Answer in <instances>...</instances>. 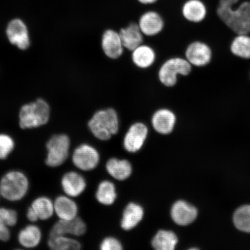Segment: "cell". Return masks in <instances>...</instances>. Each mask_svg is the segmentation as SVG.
Segmentation results:
<instances>
[{"mask_svg":"<svg viewBox=\"0 0 250 250\" xmlns=\"http://www.w3.org/2000/svg\"><path fill=\"white\" fill-rule=\"evenodd\" d=\"M102 48L104 55L109 59L116 60L124 54V47L118 31L107 29L103 33Z\"/></svg>","mask_w":250,"mask_h":250,"instance_id":"12","label":"cell"},{"mask_svg":"<svg viewBox=\"0 0 250 250\" xmlns=\"http://www.w3.org/2000/svg\"><path fill=\"white\" fill-rule=\"evenodd\" d=\"M54 203L55 213L59 220H69L78 217V206L71 197L67 195L59 196Z\"/></svg>","mask_w":250,"mask_h":250,"instance_id":"19","label":"cell"},{"mask_svg":"<svg viewBox=\"0 0 250 250\" xmlns=\"http://www.w3.org/2000/svg\"><path fill=\"white\" fill-rule=\"evenodd\" d=\"M100 249L102 250H121L123 247L120 240L114 237H107L103 240Z\"/></svg>","mask_w":250,"mask_h":250,"instance_id":"32","label":"cell"},{"mask_svg":"<svg viewBox=\"0 0 250 250\" xmlns=\"http://www.w3.org/2000/svg\"><path fill=\"white\" fill-rule=\"evenodd\" d=\"M117 193L113 183L108 180L102 181L97 189V201L103 205L110 206L116 201Z\"/></svg>","mask_w":250,"mask_h":250,"instance_id":"26","label":"cell"},{"mask_svg":"<svg viewBox=\"0 0 250 250\" xmlns=\"http://www.w3.org/2000/svg\"><path fill=\"white\" fill-rule=\"evenodd\" d=\"M42 231L36 225L30 224L21 229L18 235L20 245L25 249H34L42 242Z\"/></svg>","mask_w":250,"mask_h":250,"instance_id":"22","label":"cell"},{"mask_svg":"<svg viewBox=\"0 0 250 250\" xmlns=\"http://www.w3.org/2000/svg\"><path fill=\"white\" fill-rule=\"evenodd\" d=\"M15 141L7 134L0 133V160H5L13 152Z\"/></svg>","mask_w":250,"mask_h":250,"instance_id":"30","label":"cell"},{"mask_svg":"<svg viewBox=\"0 0 250 250\" xmlns=\"http://www.w3.org/2000/svg\"><path fill=\"white\" fill-rule=\"evenodd\" d=\"M131 59L133 63L140 69H147L152 66L156 59L154 48L146 44H141L133 50Z\"/></svg>","mask_w":250,"mask_h":250,"instance_id":"20","label":"cell"},{"mask_svg":"<svg viewBox=\"0 0 250 250\" xmlns=\"http://www.w3.org/2000/svg\"><path fill=\"white\" fill-rule=\"evenodd\" d=\"M138 25L144 36L154 37L164 30L165 21L157 12L149 11L141 16Z\"/></svg>","mask_w":250,"mask_h":250,"instance_id":"15","label":"cell"},{"mask_svg":"<svg viewBox=\"0 0 250 250\" xmlns=\"http://www.w3.org/2000/svg\"><path fill=\"white\" fill-rule=\"evenodd\" d=\"M232 54L243 59H250V36L249 34H237L230 46Z\"/></svg>","mask_w":250,"mask_h":250,"instance_id":"27","label":"cell"},{"mask_svg":"<svg viewBox=\"0 0 250 250\" xmlns=\"http://www.w3.org/2000/svg\"><path fill=\"white\" fill-rule=\"evenodd\" d=\"M106 170L114 179L124 181L130 177L132 173V167L126 159H109L106 164Z\"/></svg>","mask_w":250,"mask_h":250,"instance_id":"23","label":"cell"},{"mask_svg":"<svg viewBox=\"0 0 250 250\" xmlns=\"http://www.w3.org/2000/svg\"><path fill=\"white\" fill-rule=\"evenodd\" d=\"M170 214L175 223L180 226H187L196 220L198 210L194 206L180 200L172 206Z\"/></svg>","mask_w":250,"mask_h":250,"instance_id":"14","label":"cell"},{"mask_svg":"<svg viewBox=\"0 0 250 250\" xmlns=\"http://www.w3.org/2000/svg\"><path fill=\"white\" fill-rule=\"evenodd\" d=\"M148 128L145 124L137 122L129 127L124 139V148L135 153L142 148L148 135Z\"/></svg>","mask_w":250,"mask_h":250,"instance_id":"8","label":"cell"},{"mask_svg":"<svg viewBox=\"0 0 250 250\" xmlns=\"http://www.w3.org/2000/svg\"><path fill=\"white\" fill-rule=\"evenodd\" d=\"M61 186L65 195L76 198L85 191L86 180L82 175L76 171H68L62 176Z\"/></svg>","mask_w":250,"mask_h":250,"instance_id":"16","label":"cell"},{"mask_svg":"<svg viewBox=\"0 0 250 250\" xmlns=\"http://www.w3.org/2000/svg\"><path fill=\"white\" fill-rule=\"evenodd\" d=\"M88 127L96 138L102 141L109 140L120 129L117 111L111 107L99 109L90 118Z\"/></svg>","mask_w":250,"mask_h":250,"instance_id":"2","label":"cell"},{"mask_svg":"<svg viewBox=\"0 0 250 250\" xmlns=\"http://www.w3.org/2000/svg\"><path fill=\"white\" fill-rule=\"evenodd\" d=\"M11 232L9 227L0 224V241L8 242L11 238Z\"/></svg>","mask_w":250,"mask_h":250,"instance_id":"33","label":"cell"},{"mask_svg":"<svg viewBox=\"0 0 250 250\" xmlns=\"http://www.w3.org/2000/svg\"><path fill=\"white\" fill-rule=\"evenodd\" d=\"M29 180L22 171L11 170L0 180V195L9 202L23 199L29 191Z\"/></svg>","mask_w":250,"mask_h":250,"instance_id":"3","label":"cell"},{"mask_svg":"<svg viewBox=\"0 0 250 250\" xmlns=\"http://www.w3.org/2000/svg\"><path fill=\"white\" fill-rule=\"evenodd\" d=\"M1 195H0V198H1Z\"/></svg>","mask_w":250,"mask_h":250,"instance_id":"36","label":"cell"},{"mask_svg":"<svg viewBox=\"0 0 250 250\" xmlns=\"http://www.w3.org/2000/svg\"><path fill=\"white\" fill-rule=\"evenodd\" d=\"M151 122L156 132L167 135L173 132L177 123V117L171 109L162 108L153 114Z\"/></svg>","mask_w":250,"mask_h":250,"instance_id":"13","label":"cell"},{"mask_svg":"<svg viewBox=\"0 0 250 250\" xmlns=\"http://www.w3.org/2000/svg\"><path fill=\"white\" fill-rule=\"evenodd\" d=\"M18 221V212L14 209L0 208V224L12 227L17 224Z\"/></svg>","mask_w":250,"mask_h":250,"instance_id":"31","label":"cell"},{"mask_svg":"<svg viewBox=\"0 0 250 250\" xmlns=\"http://www.w3.org/2000/svg\"><path fill=\"white\" fill-rule=\"evenodd\" d=\"M6 34L12 45L21 50L29 48L30 43L29 31L26 24L20 19H15L8 23Z\"/></svg>","mask_w":250,"mask_h":250,"instance_id":"10","label":"cell"},{"mask_svg":"<svg viewBox=\"0 0 250 250\" xmlns=\"http://www.w3.org/2000/svg\"><path fill=\"white\" fill-rule=\"evenodd\" d=\"M125 49L132 52L143 43L144 36L138 23H131L119 31Z\"/></svg>","mask_w":250,"mask_h":250,"instance_id":"18","label":"cell"},{"mask_svg":"<svg viewBox=\"0 0 250 250\" xmlns=\"http://www.w3.org/2000/svg\"><path fill=\"white\" fill-rule=\"evenodd\" d=\"M234 226L242 232L250 233V205L237 208L233 217Z\"/></svg>","mask_w":250,"mask_h":250,"instance_id":"29","label":"cell"},{"mask_svg":"<svg viewBox=\"0 0 250 250\" xmlns=\"http://www.w3.org/2000/svg\"><path fill=\"white\" fill-rule=\"evenodd\" d=\"M30 207L36 212L39 220H48L55 214L54 201L47 196H40L34 199Z\"/></svg>","mask_w":250,"mask_h":250,"instance_id":"25","label":"cell"},{"mask_svg":"<svg viewBox=\"0 0 250 250\" xmlns=\"http://www.w3.org/2000/svg\"><path fill=\"white\" fill-rule=\"evenodd\" d=\"M220 0L217 9L219 18L237 34L250 33V1Z\"/></svg>","mask_w":250,"mask_h":250,"instance_id":"1","label":"cell"},{"mask_svg":"<svg viewBox=\"0 0 250 250\" xmlns=\"http://www.w3.org/2000/svg\"><path fill=\"white\" fill-rule=\"evenodd\" d=\"M87 227L82 218L77 217L72 220H59L50 230L49 236L64 235L81 236L86 232Z\"/></svg>","mask_w":250,"mask_h":250,"instance_id":"11","label":"cell"},{"mask_svg":"<svg viewBox=\"0 0 250 250\" xmlns=\"http://www.w3.org/2000/svg\"><path fill=\"white\" fill-rule=\"evenodd\" d=\"M179 240L173 231L159 230L152 240V248L157 250H174Z\"/></svg>","mask_w":250,"mask_h":250,"instance_id":"24","label":"cell"},{"mask_svg":"<svg viewBox=\"0 0 250 250\" xmlns=\"http://www.w3.org/2000/svg\"><path fill=\"white\" fill-rule=\"evenodd\" d=\"M139 2L141 4L144 5H149L154 4L155 2L158 1V0H138Z\"/></svg>","mask_w":250,"mask_h":250,"instance_id":"35","label":"cell"},{"mask_svg":"<svg viewBox=\"0 0 250 250\" xmlns=\"http://www.w3.org/2000/svg\"><path fill=\"white\" fill-rule=\"evenodd\" d=\"M182 15L189 22L199 23L205 20L208 9L202 0H187L183 5Z\"/></svg>","mask_w":250,"mask_h":250,"instance_id":"17","label":"cell"},{"mask_svg":"<svg viewBox=\"0 0 250 250\" xmlns=\"http://www.w3.org/2000/svg\"><path fill=\"white\" fill-rule=\"evenodd\" d=\"M51 109L44 100L39 99L21 108L19 119L22 129L39 127L48 123Z\"/></svg>","mask_w":250,"mask_h":250,"instance_id":"4","label":"cell"},{"mask_svg":"<svg viewBox=\"0 0 250 250\" xmlns=\"http://www.w3.org/2000/svg\"><path fill=\"white\" fill-rule=\"evenodd\" d=\"M48 246L53 250H79L81 243L77 240L64 235L49 236Z\"/></svg>","mask_w":250,"mask_h":250,"instance_id":"28","label":"cell"},{"mask_svg":"<svg viewBox=\"0 0 250 250\" xmlns=\"http://www.w3.org/2000/svg\"><path fill=\"white\" fill-rule=\"evenodd\" d=\"M145 211L142 206L136 203H129L125 208L121 222L122 228L130 230L135 228L142 221Z\"/></svg>","mask_w":250,"mask_h":250,"instance_id":"21","label":"cell"},{"mask_svg":"<svg viewBox=\"0 0 250 250\" xmlns=\"http://www.w3.org/2000/svg\"><path fill=\"white\" fill-rule=\"evenodd\" d=\"M99 153L93 146L83 144L75 149L72 155V162L78 169L90 171L99 163Z\"/></svg>","mask_w":250,"mask_h":250,"instance_id":"7","label":"cell"},{"mask_svg":"<svg viewBox=\"0 0 250 250\" xmlns=\"http://www.w3.org/2000/svg\"><path fill=\"white\" fill-rule=\"evenodd\" d=\"M26 217L27 220H29L31 223H36V222L38 221L39 218L37 217V215L36 214V212L33 210V208H31L30 206L29 208H28L27 212H26Z\"/></svg>","mask_w":250,"mask_h":250,"instance_id":"34","label":"cell"},{"mask_svg":"<svg viewBox=\"0 0 250 250\" xmlns=\"http://www.w3.org/2000/svg\"><path fill=\"white\" fill-rule=\"evenodd\" d=\"M192 66L186 58L174 57L168 59L159 68V81L166 87H173L177 83L178 76H188L192 71Z\"/></svg>","mask_w":250,"mask_h":250,"instance_id":"5","label":"cell"},{"mask_svg":"<svg viewBox=\"0 0 250 250\" xmlns=\"http://www.w3.org/2000/svg\"><path fill=\"white\" fill-rule=\"evenodd\" d=\"M186 59L193 66L202 67L210 63L212 57L210 47L202 42H194L187 46Z\"/></svg>","mask_w":250,"mask_h":250,"instance_id":"9","label":"cell"},{"mask_svg":"<svg viewBox=\"0 0 250 250\" xmlns=\"http://www.w3.org/2000/svg\"><path fill=\"white\" fill-rule=\"evenodd\" d=\"M70 145V139L67 134L53 136L46 145V165L50 167H57L63 164L69 156Z\"/></svg>","mask_w":250,"mask_h":250,"instance_id":"6","label":"cell"}]
</instances>
